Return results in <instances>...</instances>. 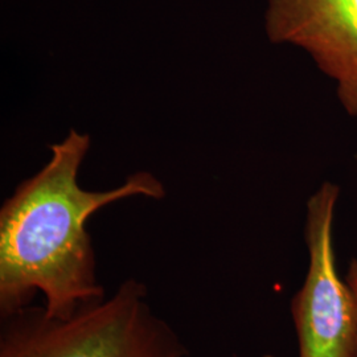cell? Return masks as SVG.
<instances>
[{
    "mask_svg": "<svg viewBox=\"0 0 357 357\" xmlns=\"http://www.w3.org/2000/svg\"><path fill=\"white\" fill-rule=\"evenodd\" d=\"M90 138L70 130L51 146V160L23 181L0 209V317L32 305L36 294L52 318L106 296L86 222L128 197L160 200L159 178L138 172L109 191H86L77 181Z\"/></svg>",
    "mask_w": 357,
    "mask_h": 357,
    "instance_id": "cell-1",
    "label": "cell"
},
{
    "mask_svg": "<svg viewBox=\"0 0 357 357\" xmlns=\"http://www.w3.org/2000/svg\"><path fill=\"white\" fill-rule=\"evenodd\" d=\"M188 355L178 332L155 312L146 284L134 278L66 318H52L33 305L1 317L0 357Z\"/></svg>",
    "mask_w": 357,
    "mask_h": 357,
    "instance_id": "cell-2",
    "label": "cell"
},
{
    "mask_svg": "<svg viewBox=\"0 0 357 357\" xmlns=\"http://www.w3.org/2000/svg\"><path fill=\"white\" fill-rule=\"evenodd\" d=\"M339 193L326 181L307 202L308 268L290 306L299 357H357V296L339 274L333 241Z\"/></svg>",
    "mask_w": 357,
    "mask_h": 357,
    "instance_id": "cell-3",
    "label": "cell"
},
{
    "mask_svg": "<svg viewBox=\"0 0 357 357\" xmlns=\"http://www.w3.org/2000/svg\"><path fill=\"white\" fill-rule=\"evenodd\" d=\"M266 1L270 41L306 51L336 84L345 113L357 116V0Z\"/></svg>",
    "mask_w": 357,
    "mask_h": 357,
    "instance_id": "cell-4",
    "label": "cell"
},
{
    "mask_svg": "<svg viewBox=\"0 0 357 357\" xmlns=\"http://www.w3.org/2000/svg\"><path fill=\"white\" fill-rule=\"evenodd\" d=\"M347 281L349 283V286L352 287V290L357 294V259H354L348 268V274H347Z\"/></svg>",
    "mask_w": 357,
    "mask_h": 357,
    "instance_id": "cell-5",
    "label": "cell"
},
{
    "mask_svg": "<svg viewBox=\"0 0 357 357\" xmlns=\"http://www.w3.org/2000/svg\"><path fill=\"white\" fill-rule=\"evenodd\" d=\"M259 357H275L274 355H271V354H266V355H262V356Z\"/></svg>",
    "mask_w": 357,
    "mask_h": 357,
    "instance_id": "cell-6",
    "label": "cell"
},
{
    "mask_svg": "<svg viewBox=\"0 0 357 357\" xmlns=\"http://www.w3.org/2000/svg\"><path fill=\"white\" fill-rule=\"evenodd\" d=\"M355 294H356V293H355ZM356 296H357V294H356Z\"/></svg>",
    "mask_w": 357,
    "mask_h": 357,
    "instance_id": "cell-7",
    "label": "cell"
}]
</instances>
